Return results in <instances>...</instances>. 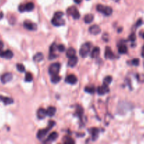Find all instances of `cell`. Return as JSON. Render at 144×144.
<instances>
[{"mask_svg":"<svg viewBox=\"0 0 144 144\" xmlns=\"http://www.w3.org/2000/svg\"><path fill=\"white\" fill-rule=\"evenodd\" d=\"M90 50H91V44L89 42H86L81 46L79 51V54L82 58H85L86 56H88Z\"/></svg>","mask_w":144,"mask_h":144,"instance_id":"6da1fadb","label":"cell"},{"mask_svg":"<svg viewBox=\"0 0 144 144\" xmlns=\"http://www.w3.org/2000/svg\"><path fill=\"white\" fill-rule=\"evenodd\" d=\"M97 10L98 11L100 12L103 13L105 16H110L112 13V9L110 6H103L102 4H98L97 6Z\"/></svg>","mask_w":144,"mask_h":144,"instance_id":"7a4b0ae2","label":"cell"},{"mask_svg":"<svg viewBox=\"0 0 144 144\" xmlns=\"http://www.w3.org/2000/svg\"><path fill=\"white\" fill-rule=\"evenodd\" d=\"M61 68V64L59 63H54L51 64L49 67V73L51 75H58L59 72Z\"/></svg>","mask_w":144,"mask_h":144,"instance_id":"3957f363","label":"cell"},{"mask_svg":"<svg viewBox=\"0 0 144 144\" xmlns=\"http://www.w3.org/2000/svg\"><path fill=\"white\" fill-rule=\"evenodd\" d=\"M67 13L70 16H72L74 19H79L80 18V13L79 12V11L77 10L76 7L74 6H70L67 9Z\"/></svg>","mask_w":144,"mask_h":144,"instance_id":"277c9868","label":"cell"},{"mask_svg":"<svg viewBox=\"0 0 144 144\" xmlns=\"http://www.w3.org/2000/svg\"><path fill=\"white\" fill-rule=\"evenodd\" d=\"M23 26L25 28L31 31H35L37 30V25L35 23L29 21H25L23 23Z\"/></svg>","mask_w":144,"mask_h":144,"instance_id":"5b68a950","label":"cell"},{"mask_svg":"<svg viewBox=\"0 0 144 144\" xmlns=\"http://www.w3.org/2000/svg\"><path fill=\"white\" fill-rule=\"evenodd\" d=\"M12 77H13V75H12L11 73L6 72L1 76V81L3 84H6V83L10 82L12 80Z\"/></svg>","mask_w":144,"mask_h":144,"instance_id":"8992f818","label":"cell"},{"mask_svg":"<svg viewBox=\"0 0 144 144\" xmlns=\"http://www.w3.org/2000/svg\"><path fill=\"white\" fill-rule=\"evenodd\" d=\"M50 129H50L49 127H47V128H46V129H40V130L38 132V133H37V138H38V139H42L43 138H45V136L47 134L48 132H49Z\"/></svg>","mask_w":144,"mask_h":144,"instance_id":"52a82bcc","label":"cell"},{"mask_svg":"<svg viewBox=\"0 0 144 144\" xmlns=\"http://www.w3.org/2000/svg\"><path fill=\"white\" fill-rule=\"evenodd\" d=\"M89 32H90L91 34H92L93 35H98V34L100 33L101 28L98 25H93L90 27Z\"/></svg>","mask_w":144,"mask_h":144,"instance_id":"ba28073f","label":"cell"},{"mask_svg":"<svg viewBox=\"0 0 144 144\" xmlns=\"http://www.w3.org/2000/svg\"><path fill=\"white\" fill-rule=\"evenodd\" d=\"M77 80H78L77 77H76L75 75H69L65 79V82L70 84H75L77 82Z\"/></svg>","mask_w":144,"mask_h":144,"instance_id":"9c48e42d","label":"cell"},{"mask_svg":"<svg viewBox=\"0 0 144 144\" xmlns=\"http://www.w3.org/2000/svg\"><path fill=\"white\" fill-rule=\"evenodd\" d=\"M109 87L107 85H105L103 84V86H98V89H97V92H98V93L99 95H104L105 93H107V92H109Z\"/></svg>","mask_w":144,"mask_h":144,"instance_id":"30bf717a","label":"cell"},{"mask_svg":"<svg viewBox=\"0 0 144 144\" xmlns=\"http://www.w3.org/2000/svg\"><path fill=\"white\" fill-rule=\"evenodd\" d=\"M13 53L11 50H6L0 53V56L7 59H11L13 57Z\"/></svg>","mask_w":144,"mask_h":144,"instance_id":"8fae6325","label":"cell"},{"mask_svg":"<svg viewBox=\"0 0 144 144\" xmlns=\"http://www.w3.org/2000/svg\"><path fill=\"white\" fill-rule=\"evenodd\" d=\"M52 23L54 25V26H61L65 24V22L64 20H62V18H57L54 17L52 20Z\"/></svg>","mask_w":144,"mask_h":144,"instance_id":"7c38bea8","label":"cell"},{"mask_svg":"<svg viewBox=\"0 0 144 144\" xmlns=\"http://www.w3.org/2000/svg\"><path fill=\"white\" fill-rule=\"evenodd\" d=\"M47 115V112H46V110H45L44 108H39L37 111V117L38 119L42 120V119H44Z\"/></svg>","mask_w":144,"mask_h":144,"instance_id":"4fadbf2b","label":"cell"},{"mask_svg":"<svg viewBox=\"0 0 144 144\" xmlns=\"http://www.w3.org/2000/svg\"><path fill=\"white\" fill-rule=\"evenodd\" d=\"M0 101H2L4 103V105H10L11 103H13V100L9 98V97H7V96H0Z\"/></svg>","mask_w":144,"mask_h":144,"instance_id":"5bb4252c","label":"cell"},{"mask_svg":"<svg viewBox=\"0 0 144 144\" xmlns=\"http://www.w3.org/2000/svg\"><path fill=\"white\" fill-rule=\"evenodd\" d=\"M105 57L106 58H110V59H112L114 57V56L113 52H112V50L110 49V47H106L105 49Z\"/></svg>","mask_w":144,"mask_h":144,"instance_id":"9a60e30c","label":"cell"},{"mask_svg":"<svg viewBox=\"0 0 144 144\" xmlns=\"http://www.w3.org/2000/svg\"><path fill=\"white\" fill-rule=\"evenodd\" d=\"M56 111H57V109L54 106H50L47 108V109L46 110V112H47V115L49 116V117H53L55 113H56Z\"/></svg>","mask_w":144,"mask_h":144,"instance_id":"2e32d148","label":"cell"},{"mask_svg":"<svg viewBox=\"0 0 144 144\" xmlns=\"http://www.w3.org/2000/svg\"><path fill=\"white\" fill-rule=\"evenodd\" d=\"M77 63H78V58L75 56L72 58H69V60L68 61V65L71 68H73L77 64Z\"/></svg>","mask_w":144,"mask_h":144,"instance_id":"e0dca14e","label":"cell"},{"mask_svg":"<svg viewBox=\"0 0 144 144\" xmlns=\"http://www.w3.org/2000/svg\"><path fill=\"white\" fill-rule=\"evenodd\" d=\"M100 49L99 47H98V46L95 47V48L93 49V51H92V52H91V58H95L98 57L99 55H100Z\"/></svg>","mask_w":144,"mask_h":144,"instance_id":"ac0fdd59","label":"cell"},{"mask_svg":"<svg viewBox=\"0 0 144 144\" xmlns=\"http://www.w3.org/2000/svg\"><path fill=\"white\" fill-rule=\"evenodd\" d=\"M57 137H58V134H57V132H52L51 134L49 135V136H48L47 138V141H50V142L54 141H55V140L57 138Z\"/></svg>","mask_w":144,"mask_h":144,"instance_id":"d6986e66","label":"cell"},{"mask_svg":"<svg viewBox=\"0 0 144 144\" xmlns=\"http://www.w3.org/2000/svg\"><path fill=\"white\" fill-rule=\"evenodd\" d=\"M94 19V16L91 13L89 14H86L84 17V22L87 24H89L91 23H92Z\"/></svg>","mask_w":144,"mask_h":144,"instance_id":"ffe728a7","label":"cell"},{"mask_svg":"<svg viewBox=\"0 0 144 144\" xmlns=\"http://www.w3.org/2000/svg\"><path fill=\"white\" fill-rule=\"evenodd\" d=\"M43 54L42 53H37L33 56V61L35 62H41L43 60Z\"/></svg>","mask_w":144,"mask_h":144,"instance_id":"44dd1931","label":"cell"},{"mask_svg":"<svg viewBox=\"0 0 144 144\" xmlns=\"http://www.w3.org/2000/svg\"><path fill=\"white\" fill-rule=\"evenodd\" d=\"M75 56H76V50L72 47L69 48L66 51V56L69 58H72Z\"/></svg>","mask_w":144,"mask_h":144,"instance_id":"7402d4cb","label":"cell"},{"mask_svg":"<svg viewBox=\"0 0 144 144\" xmlns=\"http://www.w3.org/2000/svg\"><path fill=\"white\" fill-rule=\"evenodd\" d=\"M90 132H91V134L92 135V136H93V139H96V138L98 137V135L99 134V129H96V128H92V129H89L88 130Z\"/></svg>","mask_w":144,"mask_h":144,"instance_id":"603a6c76","label":"cell"},{"mask_svg":"<svg viewBox=\"0 0 144 144\" xmlns=\"http://www.w3.org/2000/svg\"><path fill=\"white\" fill-rule=\"evenodd\" d=\"M52 77H51V82L54 84H57L62 79V77L60 76H59L58 75H52Z\"/></svg>","mask_w":144,"mask_h":144,"instance_id":"cb8c5ba5","label":"cell"},{"mask_svg":"<svg viewBox=\"0 0 144 144\" xmlns=\"http://www.w3.org/2000/svg\"><path fill=\"white\" fill-rule=\"evenodd\" d=\"M25 7H26V11H31L34 9L35 8V5L33 2H28L26 4H25Z\"/></svg>","mask_w":144,"mask_h":144,"instance_id":"d4e9b609","label":"cell"},{"mask_svg":"<svg viewBox=\"0 0 144 144\" xmlns=\"http://www.w3.org/2000/svg\"><path fill=\"white\" fill-rule=\"evenodd\" d=\"M63 142L65 144H72L75 143L74 140H73L72 138H70V137H69V136H66V137L65 136V137H64V138H63Z\"/></svg>","mask_w":144,"mask_h":144,"instance_id":"484cf974","label":"cell"},{"mask_svg":"<svg viewBox=\"0 0 144 144\" xmlns=\"http://www.w3.org/2000/svg\"><path fill=\"white\" fill-rule=\"evenodd\" d=\"M118 50H119V52L120 53H127V51H128V49H127V46H126V45H121V46H119V49H118Z\"/></svg>","mask_w":144,"mask_h":144,"instance_id":"4316f807","label":"cell"},{"mask_svg":"<svg viewBox=\"0 0 144 144\" xmlns=\"http://www.w3.org/2000/svg\"><path fill=\"white\" fill-rule=\"evenodd\" d=\"M112 77L111 76H107V77H105V79L103 80V84L108 86L110 83L112 82Z\"/></svg>","mask_w":144,"mask_h":144,"instance_id":"83f0119b","label":"cell"},{"mask_svg":"<svg viewBox=\"0 0 144 144\" xmlns=\"http://www.w3.org/2000/svg\"><path fill=\"white\" fill-rule=\"evenodd\" d=\"M33 80V75L31 72H27L26 74V77H25V81L27 82H30Z\"/></svg>","mask_w":144,"mask_h":144,"instance_id":"f1b7e54d","label":"cell"},{"mask_svg":"<svg viewBox=\"0 0 144 144\" xmlns=\"http://www.w3.org/2000/svg\"><path fill=\"white\" fill-rule=\"evenodd\" d=\"M76 113L78 114V115L79 117H81L83 114V108L81 106H80V105L77 106V108H76Z\"/></svg>","mask_w":144,"mask_h":144,"instance_id":"f546056e","label":"cell"},{"mask_svg":"<svg viewBox=\"0 0 144 144\" xmlns=\"http://www.w3.org/2000/svg\"><path fill=\"white\" fill-rule=\"evenodd\" d=\"M16 68H17V70L20 72H25V67H24V65H23V64L18 63V64L16 65Z\"/></svg>","mask_w":144,"mask_h":144,"instance_id":"4dcf8cb0","label":"cell"},{"mask_svg":"<svg viewBox=\"0 0 144 144\" xmlns=\"http://www.w3.org/2000/svg\"><path fill=\"white\" fill-rule=\"evenodd\" d=\"M85 92L89 93H93L95 92V88L93 86H86L85 88Z\"/></svg>","mask_w":144,"mask_h":144,"instance_id":"1f68e13d","label":"cell"},{"mask_svg":"<svg viewBox=\"0 0 144 144\" xmlns=\"http://www.w3.org/2000/svg\"><path fill=\"white\" fill-rule=\"evenodd\" d=\"M56 49H57V46L56 45V44L55 43L52 44L50 47V53H54Z\"/></svg>","mask_w":144,"mask_h":144,"instance_id":"d6a6232c","label":"cell"},{"mask_svg":"<svg viewBox=\"0 0 144 144\" xmlns=\"http://www.w3.org/2000/svg\"><path fill=\"white\" fill-rule=\"evenodd\" d=\"M64 16V13L62 11H57L54 13V17L57 18H62Z\"/></svg>","mask_w":144,"mask_h":144,"instance_id":"836d02e7","label":"cell"},{"mask_svg":"<svg viewBox=\"0 0 144 144\" xmlns=\"http://www.w3.org/2000/svg\"><path fill=\"white\" fill-rule=\"evenodd\" d=\"M65 49H66V48H65L64 45H63V44H59V45L57 46V49L59 50V52H64V51H65Z\"/></svg>","mask_w":144,"mask_h":144,"instance_id":"e575fe53","label":"cell"},{"mask_svg":"<svg viewBox=\"0 0 144 144\" xmlns=\"http://www.w3.org/2000/svg\"><path fill=\"white\" fill-rule=\"evenodd\" d=\"M129 40L131 41H135V40H136V35H135L134 33L131 34V35H129Z\"/></svg>","mask_w":144,"mask_h":144,"instance_id":"d590c367","label":"cell"},{"mask_svg":"<svg viewBox=\"0 0 144 144\" xmlns=\"http://www.w3.org/2000/svg\"><path fill=\"white\" fill-rule=\"evenodd\" d=\"M19 11L20 12H24L26 11V7H25V5L24 4H21L19 5Z\"/></svg>","mask_w":144,"mask_h":144,"instance_id":"8d00e7d4","label":"cell"},{"mask_svg":"<svg viewBox=\"0 0 144 144\" xmlns=\"http://www.w3.org/2000/svg\"><path fill=\"white\" fill-rule=\"evenodd\" d=\"M132 64L134 65H136V66L138 65H139V59L138 58H134V59H133L132 60Z\"/></svg>","mask_w":144,"mask_h":144,"instance_id":"74e56055","label":"cell"},{"mask_svg":"<svg viewBox=\"0 0 144 144\" xmlns=\"http://www.w3.org/2000/svg\"><path fill=\"white\" fill-rule=\"evenodd\" d=\"M141 23H142V21L140 19V20H138V22H137V23H136V27H139L141 25Z\"/></svg>","mask_w":144,"mask_h":144,"instance_id":"f35d334b","label":"cell"},{"mask_svg":"<svg viewBox=\"0 0 144 144\" xmlns=\"http://www.w3.org/2000/svg\"><path fill=\"white\" fill-rule=\"evenodd\" d=\"M3 47H4V44H3L2 41H0V51L3 49Z\"/></svg>","mask_w":144,"mask_h":144,"instance_id":"ab89813d","label":"cell"},{"mask_svg":"<svg viewBox=\"0 0 144 144\" xmlns=\"http://www.w3.org/2000/svg\"><path fill=\"white\" fill-rule=\"evenodd\" d=\"M3 16H4V14H3V13L2 12H0V20L3 18Z\"/></svg>","mask_w":144,"mask_h":144,"instance_id":"60d3db41","label":"cell"},{"mask_svg":"<svg viewBox=\"0 0 144 144\" xmlns=\"http://www.w3.org/2000/svg\"><path fill=\"white\" fill-rule=\"evenodd\" d=\"M81 1H82V0H74V1H75L76 3H77V4H79V3H81Z\"/></svg>","mask_w":144,"mask_h":144,"instance_id":"b9f144b4","label":"cell"},{"mask_svg":"<svg viewBox=\"0 0 144 144\" xmlns=\"http://www.w3.org/2000/svg\"><path fill=\"white\" fill-rule=\"evenodd\" d=\"M113 1H116V2H117V1H119V0H113Z\"/></svg>","mask_w":144,"mask_h":144,"instance_id":"7bdbcfd3","label":"cell"},{"mask_svg":"<svg viewBox=\"0 0 144 144\" xmlns=\"http://www.w3.org/2000/svg\"><path fill=\"white\" fill-rule=\"evenodd\" d=\"M143 37H144V34H143Z\"/></svg>","mask_w":144,"mask_h":144,"instance_id":"ee69618b","label":"cell"},{"mask_svg":"<svg viewBox=\"0 0 144 144\" xmlns=\"http://www.w3.org/2000/svg\"></svg>","mask_w":144,"mask_h":144,"instance_id":"f6af8a7d","label":"cell"}]
</instances>
